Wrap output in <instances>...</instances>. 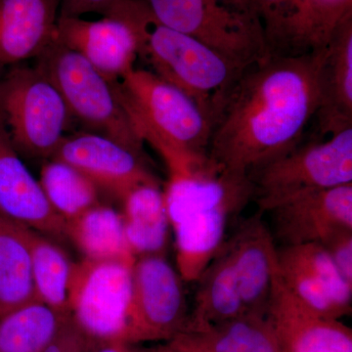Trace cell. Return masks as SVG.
<instances>
[{
	"mask_svg": "<svg viewBox=\"0 0 352 352\" xmlns=\"http://www.w3.org/2000/svg\"><path fill=\"white\" fill-rule=\"evenodd\" d=\"M96 344L69 317L44 352H94Z\"/></svg>",
	"mask_w": 352,
	"mask_h": 352,
	"instance_id": "4dcf8cb0",
	"label": "cell"
},
{
	"mask_svg": "<svg viewBox=\"0 0 352 352\" xmlns=\"http://www.w3.org/2000/svg\"><path fill=\"white\" fill-rule=\"evenodd\" d=\"M0 214L55 239L66 237V221L55 212L39 182L23 163L0 118Z\"/></svg>",
	"mask_w": 352,
	"mask_h": 352,
	"instance_id": "2e32d148",
	"label": "cell"
},
{
	"mask_svg": "<svg viewBox=\"0 0 352 352\" xmlns=\"http://www.w3.org/2000/svg\"><path fill=\"white\" fill-rule=\"evenodd\" d=\"M131 352H190L177 339L164 344L150 347L139 346L138 344H129Z\"/></svg>",
	"mask_w": 352,
	"mask_h": 352,
	"instance_id": "d6a6232c",
	"label": "cell"
},
{
	"mask_svg": "<svg viewBox=\"0 0 352 352\" xmlns=\"http://www.w3.org/2000/svg\"><path fill=\"white\" fill-rule=\"evenodd\" d=\"M245 315L265 317L277 266V245L261 212L245 220L226 240Z\"/></svg>",
	"mask_w": 352,
	"mask_h": 352,
	"instance_id": "e0dca14e",
	"label": "cell"
},
{
	"mask_svg": "<svg viewBox=\"0 0 352 352\" xmlns=\"http://www.w3.org/2000/svg\"><path fill=\"white\" fill-rule=\"evenodd\" d=\"M340 275L352 286V229L339 231L320 244Z\"/></svg>",
	"mask_w": 352,
	"mask_h": 352,
	"instance_id": "f546056e",
	"label": "cell"
},
{
	"mask_svg": "<svg viewBox=\"0 0 352 352\" xmlns=\"http://www.w3.org/2000/svg\"><path fill=\"white\" fill-rule=\"evenodd\" d=\"M238 352H283L266 317L251 315Z\"/></svg>",
	"mask_w": 352,
	"mask_h": 352,
	"instance_id": "f1b7e54d",
	"label": "cell"
},
{
	"mask_svg": "<svg viewBox=\"0 0 352 352\" xmlns=\"http://www.w3.org/2000/svg\"><path fill=\"white\" fill-rule=\"evenodd\" d=\"M281 247L325 242L352 229V183L293 197L268 210Z\"/></svg>",
	"mask_w": 352,
	"mask_h": 352,
	"instance_id": "5bb4252c",
	"label": "cell"
},
{
	"mask_svg": "<svg viewBox=\"0 0 352 352\" xmlns=\"http://www.w3.org/2000/svg\"><path fill=\"white\" fill-rule=\"evenodd\" d=\"M139 20L143 34L140 55L151 65L153 73L191 97L212 120L245 69L192 36L160 24L143 1Z\"/></svg>",
	"mask_w": 352,
	"mask_h": 352,
	"instance_id": "277c9868",
	"label": "cell"
},
{
	"mask_svg": "<svg viewBox=\"0 0 352 352\" xmlns=\"http://www.w3.org/2000/svg\"><path fill=\"white\" fill-rule=\"evenodd\" d=\"M265 317L283 352H352L351 329L296 298L285 286L277 266Z\"/></svg>",
	"mask_w": 352,
	"mask_h": 352,
	"instance_id": "9a60e30c",
	"label": "cell"
},
{
	"mask_svg": "<svg viewBox=\"0 0 352 352\" xmlns=\"http://www.w3.org/2000/svg\"><path fill=\"white\" fill-rule=\"evenodd\" d=\"M184 282L166 254L135 258L126 344L170 342L184 332L189 319Z\"/></svg>",
	"mask_w": 352,
	"mask_h": 352,
	"instance_id": "9c48e42d",
	"label": "cell"
},
{
	"mask_svg": "<svg viewBox=\"0 0 352 352\" xmlns=\"http://www.w3.org/2000/svg\"><path fill=\"white\" fill-rule=\"evenodd\" d=\"M250 12L258 16L270 50L286 21L296 12L300 0H242Z\"/></svg>",
	"mask_w": 352,
	"mask_h": 352,
	"instance_id": "83f0119b",
	"label": "cell"
},
{
	"mask_svg": "<svg viewBox=\"0 0 352 352\" xmlns=\"http://www.w3.org/2000/svg\"><path fill=\"white\" fill-rule=\"evenodd\" d=\"M277 270L289 291L317 314L331 319L351 314L352 286L323 245L311 243L277 248Z\"/></svg>",
	"mask_w": 352,
	"mask_h": 352,
	"instance_id": "7c38bea8",
	"label": "cell"
},
{
	"mask_svg": "<svg viewBox=\"0 0 352 352\" xmlns=\"http://www.w3.org/2000/svg\"><path fill=\"white\" fill-rule=\"evenodd\" d=\"M76 263L59 245L34 231L32 271L36 300L69 315V292Z\"/></svg>",
	"mask_w": 352,
	"mask_h": 352,
	"instance_id": "484cf974",
	"label": "cell"
},
{
	"mask_svg": "<svg viewBox=\"0 0 352 352\" xmlns=\"http://www.w3.org/2000/svg\"><path fill=\"white\" fill-rule=\"evenodd\" d=\"M66 237L89 261H134L122 212L98 205L66 222Z\"/></svg>",
	"mask_w": 352,
	"mask_h": 352,
	"instance_id": "cb8c5ba5",
	"label": "cell"
},
{
	"mask_svg": "<svg viewBox=\"0 0 352 352\" xmlns=\"http://www.w3.org/2000/svg\"><path fill=\"white\" fill-rule=\"evenodd\" d=\"M60 0H0V69L36 59L55 36Z\"/></svg>",
	"mask_w": 352,
	"mask_h": 352,
	"instance_id": "d6986e66",
	"label": "cell"
},
{
	"mask_svg": "<svg viewBox=\"0 0 352 352\" xmlns=\"http://www.w3.org/2000/svg\"><path fill=\"white\" fill-rule=\"evenodd\" d=\"M94 352H131V349L122 342H97Z\"/></svg>",
	"mask_w": 352,
	"mask_h": 352,
	"instance_id": "836d02e7",
	"label": "cell"
},
{
	"mask_svg": "<svg viewBox=\"0 0 352 352\" xmlns=\"http://www.w3.org/2000/svg\"><path fill=\"white\" fill-rule=\"evenodd\" d=\"M122 201L124 233L134 258L166 254L171 229L160 182L139 185Z\"/></svg>",
	"mask_w": 352,
	"mask_h": 352,
	"instance_id": "44dd1931",
	"label": "cell"
},
{
	"mask_svg": "<svg viewBox=\"0 0 352 352\" xmlns=\"http://www.w3.org/2000/svg\"><path fill=\"white\" fill-rule=\"evenodd\" d=\"M34 231L0 214V318L36 300L32 271Z\"/></svg>",
	"mask_w": 352,
	"mask_h": 352,
	"instance_id": "603a6c76",
	"label": "cell"
},
{
	"mask_svg": "<svg viewBox=\"0 0 352 352\" xmlns=\"http://www.w3.org/2000/svg\"><path fill=\"white\" fill-rule=\"evenodd\" d=\"M54 38L112 82L134 69L143 44L136 0H117L100 20L59 17Z\"/></svg>",
	"mask_w": 352,
	"mask_h": 352,
	"instance_id": "8fae6325",
	"label": "cell"
},
{
	"mask_svg": "<svg viewBox=\"0 0 352 352\" xmlns=\"http://www.w3.org/2000/svg\"><path fill=\"white\" fill-rule=\"evenodd\" d=\"M259 212L293 197L352 183V127L325 141L298 144L252 173Z\"/></svg>",
	"mask_w": 352,
	"mask_h": 352,
	"instance_id": "ba28073f",
	"label": "cell"
},
{
	"mask_svg": "<svg viewBox=\"0 0 352 352\" xmlns=\"http://www.w3.org/2000/svg\"><path fill=\"white\" fill-rule=\"evenodd\" d=\"M160 24L217 50L245 69L268 53L258 16L221 0H142Z\"/></svg>",
	"mask_w": 352,
	"mask_h": 352,
	"instance_id": "52a82bcc",
	"label": "cell"
},
{
	"mask_svg": "<svg viewBox=\"0 0 352 352\" xmlns=\"http://www.w3.org/2000/svg\"><path fill=\"white\" fill-rule=\"evenodd\" d=\"M164 193L176 270L185 282H196L226 242L229 221L254 200V184L249 175L219 168L208 157L168 173Z\"/></svg>",
	"mask_w": 352,
	"mask_h": 352,
	"instance_id": "7a4b0ae2",
	"label": "cell"
},
{
	"mask_svg": "<svg viewBox=\"0 0 352 352\" xmlns=\"http://www.w3.org/2000/svg\"><path fill=\"white\" fill-rule=\"evenodd\" d=\"M2 75H3V69H0V78H1Z\"/></svg>",
	"mask_w": 352,
	"mask_h": 352,
	"instance_id": "d590c367",
	"label": "cell"
},
{
	"mask_svg": "<svg viewBox=\"0 0 352 352\" xmlns=\"http://www.w3.org/2000/svg\"><path fill=\"white\" fill-rule=\"evenodd\" d=\"M134 261L83 258L76 263L69 315L96 342H124Z\"/></svg>",
	"mask_w": 352,
	"mask_h": 352,
	"instance_id": "30bf717a",
	"label": "cell"
},
{
	"mask_svg": "<svg viewBox=\"0 0 352 352\" xmlns=\"http://www.w3.org/2000/svg\"><path fill=\"white\" fill-rule=\"evenodd\" d=\"M0 118L19 154L50 160L72 116L59 90L34 66L14 67L2 75Z\"/></svg>",
	"mask_w": 352,
	"mask_h": 352,
	"instance_id": "8992f818",
	"label": "cell"
},
{
	"mask_svg": "<svg viewBox=\"0 0 352 352\" xmlns=\"http://www.w3.org/2000/svg\"><path fill=\"white\" fill-rule=\"evenodd\" d=\"M71 315L36 300L0 318V352H44Z\"/></svg>",
	"mask_w": 352,
	"mask_h": 352,
	"instance_id": "d4e9b609",
	"label": "cell"
},
{
	"mask_svg": "<svg viewBox=\"0 0 352 352\" xmlns=\"http://www.w3.org/2000/svg\"><path fill=\"white\" fill-rule=\"evenodd\" d=\"M221 1L224 2V3L227 4V6L234 7V8H237L239 9V10L245 11V12H250V11H248L247 9H245L242 0H221Z\"/></svg>",
	"mask_w": 352,
	"mask_h": 352,
	"instance_id": "e575fe53",
	"label": "cell"
},
{
	"mask_svg": "<svg viewBox=\"0 0 352 352\" xmlns=\"http://www.w3.org/2000/svg\"><path fill=\"white\" fill-rule=\"evenodd\" d=\"M324 50L267 53L245 68L212 116L210 161L250 176L300 144L318 108Z\"/></svg>",
	"mask_w": 352,
	"mask_h": 352,
	"instance_id": "6da1fadb",
	"label": "cell"
},
{
	"mask_svg": "<svg viewBox=\"0 0 352 352\" xmlns=\"http://www.w3.org/2000/svg\"><path fill=\"white\" fill-rule=\"evenodd\" d=\"M349 14H352V0H300L270 52L303 54L322 50Z\"/></svg>",
	"mask_w": 352,
	"mask_h": 352,
	"instance_id": "7402d4cb",
	"label": "cell"
},
{
	"mask_svg": "<svg viewBox=\"0 0 352 352\" xmlns=\"http://www.w3.org/2000/svg\"><path fill=\"white\" fill-rule=\"evenodd\" d=\"M117 0H60L59 17H80L97 13L105 16Z\"/></svg>",
	"mask_w": 352,
	"mask_h": 352,
	"instance_id": "1f68e13d",
	"label": "cell"
},
{
	"mask_svg": "<svg viewBox=\"0 0 352 352\" xmlns=\"http://www.w3.org/2000/svg\"><path fill=\"white\" fill-rule=\"evenodd\" d=\"M38 182L51 207L66 222L100 204L97 185L64 162L47 160Z\"/></svg>",
	"mask_w": 352,
	"mask_h": 352,
	"instance_id": "4316f807",
	"label": "cell"
},
{
	"mask_svg": "<svg viewBox=\"0 0 352 352\" xmlns=\"http://www.w3.org/2000/svg\"><path fill=\"white\" fill-rule=\"evenodd\" d=\"M36 60V67L59 90L72 117L80 120L90 132L144 155V142L134 129L115 83L82 55L55 38Z\"/></svg>",
	"mask_w": 352,
	"mask_h": 352,
	"instance_id": "5b68a950",
	"label": "cell"
},
{
	"mask_svg": "<svg viewBox=\"0 0 352 352\" xmlns=\"http://www.w3.org/2000/svg\"><path fill=\"white\" fill-rule=\"evenodd\" d=\"M113 83L134 129L168 173L207 161L212 120L191 97L145 69H133Z\"/></svg>",
	"mask_w": 352,
	"mask_h": 352,
	"instance_id": "3957f363",
	"label": "cell"
},
{
	"mask_svg": "<svg viewBox=\"0 0 352 352\" xmlns=\"http://www.w3.org/2000/svg\"><path fill=\"white\" fill-rule=\"evenodd\" d=\"M314 118L322 136L352 127V14L338 25L324 50Z\"/></svg>",
	"mask_w": 352,
	"mask_h": 352,
	"instance_id": "ac0fdd59",
	"label": "cell"
},
{
	"mask_svg": "<svg viewBox=\"0 0 352 352\" xmlns=\"http://www.w3.org/2000/svg\"><path fill=\"white\" fill-rule=\"evenodd\" d=\"M196 283L194 307L184 332L203 330L245 315L226 241Z\"/></svg>",
	"mask_w": 352,
	"mask_h": 352,
	"instance_id": "ffe728a7",
	"label": "cell"
},
{
	"mask_svg": "<svg viewBox=\"0 0 352 352\" xmlns=\"http://www.w3.org/2000/svg\"><path fill=\"white\" fill-rule=\"evenodd\" d=\"M51 159L71 164L120 200L139 185L160 182L144 155L94 132L65 135Z\"/></svg>",
	"mask_w": 352,
	"mask_h": 352,
	"instance_id": "4fadbf2b",
	"label": "cell"
}]
</instances>
